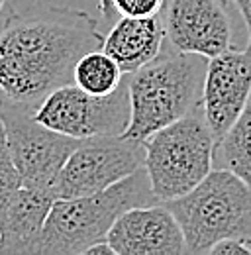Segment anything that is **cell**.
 <instances>
[{"instance_id":"cell-1","label":"cell","mask_w":251,"mask_h":255,"mask_svg":"<svg viewBox=\"0 0 251 255\" xmlns=\"http://www.w3.org/2000/svg\"><path fill=\"white\" fill-rule=\"evenodd\" d=\"M102 41L98 20L77 8L10 14L0 30V93L37 108L51 91L73 83L77 61Z\"/></svg>"},{"instance_id":"cell-2","label":"cell","mask_w":251,"mask_h":255,"mask_svg":"<svg viewBox=\"0 0 251 255\" xmlns=\"http://www.w3.org/2000/svg\"><path fill=\"white\" fill-rule=\"evenodd\" d=\"M208 57L169 51L127 75L131 116L124 137L145 143L155 131L200 106Z\"/></svg>"},{"instance_id":"cell-3","label":"cell","mask_w":251,"mask_h":255,"mask_svg":"<svg viewBox=\"0 0 251 255\" xmlns=\"http://www.w3.org/2000/svg\"><path fill=\"white\" fill-rule=\"evenodd\" d=\"M159 202L151 191L145 167L116 185L91 196L57 198L45 220L37 255H85L108 238L114 222L126 210Z\"/></svg>"},{"instance_id":"cell-4","label":"cell","mask_w":251,"mask_h":255,"mask_svg":"<svg viewBox=\"0 0 251 255\" xmlns=\"http://www.w3.org/2000/svg\"><path fill=\"white\" fill-rule=\"evenodd\" d=\"M165 204L181 224L187 254H210L228 238L251 240V187L230 169H212L190 192Z\"/></svg>"},{"instance_id":"cell-5","label":"cell","mask_w":251,"mask_h":255,"mask_svg":"<svg viewBox=\"0 0 251 255\" xmlns=\"http://www.w3.org/2000/svg\"><path fill=\"white\" fill-rule=\"evenodd\" d=\"M216 137L198 106L145 141V171L159 202L190 192L214 169Z\"/></svg>"},{"instance_id":"cell-6","label":"cell","mask_w":251,"mask_h":255,"mask_svg":"<svg viewBox=\"0 0 251 255\" xmlns=\"http://www.w3.org/2000/svg\"><path fill=\"white\" fill-rule=\"evenodd\" d=\"M33 116L43 126L77 139L124 135L131 116L127 75L110 95H91L75 83L57 87L41 100Z\"/></svg>"},{"instance_id":"cell-7","label":"cell","mask_w":251,"mask_h":255,"mask_svg":"<svg viewBox=\"0 0 251 255\" xmlns=\"http://www.w3.org/2000/svg\"><path fill=\"white\" fill-rule=\"evenodd\" d=\"M33 112L31 106L0 98V114L22 187L51 191L63 165L83 139L43 126Z\"/></svg>"},{"instance_id":"cell-8","label":"cell","mask_w":251,"mask_h":255,"mask_svg":"<svg viewBox=\"0 0 251 255\" xmlns=\"http://www.w3.org/2000/svg\"><path fill=\"white\" fill-rule=\"evenodd\" d=\"M145 165V143L124 135L89 137L69 155L51 192L55 198L91 196Z\"/></svg>"},{"instance_id":"cell-9","label":"cell","mask_w":251,"mask_h":255,"mask_svg":"<svg viewBox=\"0 0 251 255\" xmlns=\"http://www.w3.org/2000/svg\"><path fill=\"white\" fill-rule=\"evenodd\" d=\"M161 18L177 51L212 59L234 47L228 0H165Z\"/></svg>"},{"instance_id":"cell-10","label":"cell","mask_w":251,"mask_h":255,"mask_svg":"<svg viewBox=\"0 0 251 255\" xmlns=\"http://www.w3.org/2000/svg\"><path fill=\"white\" fill-rule=\"evenodd\" d=\"M251 98V51L228 49L208 59L200 108L216 143L236 124Z\"/></svg>"},{"instance_id":"cell-11","label":"cell","mask_w":251,"mask_h":255,"mask_svg":"<svg viewBox=\"0 0 251 255\" xmlns=\"http://www.w3.org/2000/svg\"><path fill=\"white\" fill-rule=\"evenodd\" d=\"M116 255H181L187 254L181 224L165 202L126 210L108 232Z\"/></svg>"},{"instance_id":"cell-12","label":"cell","mask_w":251,"mask_h":255,"mask_svg":"<svg viewBox=\"0 0 251 255\" xmlns=\"http://www.w3.org/2000/svg\"><path fill=\"white\" fill-rule=\"evenodd\" d=\"M45 189L20 187L0 204V255L37 254L45 220L55 202Z\"/></svg>"},{"instance_id":"cell-13","label":"cell","mask_w":251,"mask_h":255,"mask_svg":"<svg viewBox=\"0 0 251 255\" xmlns=\"http://www.w3.org/2000/svg\"><path fill=\"white\" fill-rule=\"evenodd\" d=\"M167 39L161 12L149 18L120 16L104 35L102 49L118 63L124 75L139 71L161 53Z\"/></svg>"},{"instance_id":"cell-14","label":"cell","mask_w":251,"mask_h":255,"mask_svg":"<svg viewBox=\"0 0 251 255\" xmlns=\"http://www.w3.org/2000/svg\"><path fill=\"white\" fill-rule=\"evenodd\" d=\"M234 171L251 187V98L236 124L216 143L214 165Z\"/></svg>"},{"instance_id":"cell-15","label":"cell","mask_w":251,"mask_h":255,"mask_svg":"<svg viewBox=\"0 0 251 255\" xmlns=\"http://www.w3.org/2000/svg\"><path fill=\"white\" fill-rule=\"evenodd\" d=\"M122 81V69L102 47L85 53L77 61L73 73V83L91 95H110Z\"/></svg>"},{"instance_id":"cell-16","label":"cell","mask_w":251,"mask_h":255,"mask_svg":"<svg viewBox=\"0 0 251 255\" xmlns=\"http://www.w3.org/2000/svg\"><path fill=\"white\" fill-rule=\"evenodd\" d=\"M20 187H22V179L12 159L6 128H4V120L0 114V204Z\"/></svg>"},{"instance_id":"cell-17","label":"cell","mask_w":251,"mask_h":255,"mask_svg":"<svg viewBox=\"0 0 251 255\" xmlns=\"http://www.w3.org/2000/svg\"><path fill=\"white\" fill-rule=\"evenodd\" d=\"M120 16L129 18H149L161 12L165 0H114Z\"/></svg>"},{"instance_id":"cell-18","label":"cell","mask_w":251,"mask_h":255,"mask_svg":"<svg viewBox=\"0 0 251 255\" xmlns=\"http://www.w3.org/2000/svg\"><path fill=\"white\" fill-rule=\"evenodd\" d=\"M212 255H251V240L244 238H228L218 242L212 250Z\"/></svg>"},{"instance_id":"cell-19","label":"cell","mask_w":251,"mask_h":255,"mask_svg":"<svg viewBox=\"0 0 251 255\" xmlns=\"http://www.w3.org/2000/svg\"><path fill=\"white\" fill-rule=\"evenodd\" d=\"M98 10H100L102 22H104L106 26H112V24L120 18V14H118V10H116L114 0H98Z\"/></svg>"},{"instance_id":"cell-20","label":"cell","mask_w":251,"mask_h":255,"mask_svg":"<svg viewBox=\"0 0 251 255\" xmlns=\"http://www.w3.org/2000/svg\"><path fill=\"white\" fill-rule=\"evenodd\" d=\"M236 6H238V10H240V14H242V18H244V22H246V28H248V39L251 37V0H232Z\"/></svg>"},{"instance_id":"cell-21","label":"cell","mask_w":251,"mask_h":255,"mask_svg":"<svg viewBox=\"0 0 251 255\" xmlns=\"http://www.w3.org/2000/svg\"><path fill=\"white\" fill-rule=\"evenodd\" d=\"M85 255H116V252H114V248L108 244V240H104V242H98V244L91 246V248L85 252Z\"/></svg>"},{"instance_id":"cell-22","label":"cell","mask_w":251,"mask_h":255,"mask_svg":"<svg viewBox=\"0 0 251 255\" xmlns=\"http://www.w3.org/2000/svg\"><path fill=\"white\" fill-rule=\"evenodd\" d=\"M4 4H6V0H0V12L4 10Z\"/></svg>"},{"instance_id":"cell-23","label":"cell","mask_w":251,"mask_h":255,"mask_svg":"<svg viewBox=\"0 0 251 255\" xmlns=\"http://www.w3.org/2000/svg\"><path fill=\"white\" fill-rule=\"evenodd\" d=\"M248 49H250V51H251V37H250V39H248Z\"/></svg>"}]
</instances>
